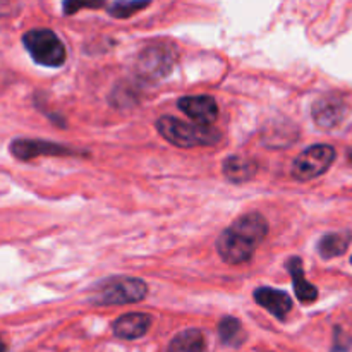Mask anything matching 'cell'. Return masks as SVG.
Instances as JSON below:
<instances>
[{
  "instance_id": "obj_10",
  "label": "cell",
  "mask_w": 352,
  "mask_h": 352,
  "mask_svg": "<svg viewBox=\"0 0 352 352\" xmlns=\"http://www.w3.org/2000/svg\"><path fill=\"white\" fill-rule=\"evenodd\" d=\"M254 301L270 311L275 318L284 320L287 313L292 309V301L289 298L287 292L277 291V289L270 287H260L254 291Z\"/></svg>"
},
{
  "instance_id": "obj_17",
  "label": "cell",
  "mask_w": 352,
  "mask_h": 352,
  "mask_svg": "<svg viewBox=\"0 0 352 352\" xmlns=\"http://www.w3.org/2000/svg\"><path fill=\"white\" fill-rule=\"evenodd\" d=\"M241 333V323L236 318H223L219 325V336L222 342L232 344Z\"/></svg>"
},
{
  "instance_id": "obj_2",
  "label": "cell",
  "mask_w": 352,
  "mask_h": 352,
  "mask_svg": "<svg viewBox=\"0 0 352 352\" xmlns=\"http://www.w3.org/2000/svg\"><path fill=\"white\" fill-rule=\"evenodd\" d=\"M157 129L164 136V140L181 148L212 146L220 141V133L212 126L186 122V120L175 119L170 116L160 117L157 122Z\"/></svg>"
},
{
  "instance_id": "obj_3",
  "label": "cell",
  "mask_w": 352,
  "mask_h": 352,
  "mask_svg": "<svg viewBox=\"0 0 352 352\" xmlns=\"http://www.w3.org/2000/svg\"><path fill=\"white\" fill-rule=\"evenodd\" d=\"M148 287L140 278L113 277L93 289L91 301L95 305H131L146 298Z\"/></svg>"
},
{
  "instance_id": "obj_11",
  "label": "cell",
  "mask_w": 352,
  "mask_h": 352,
  "mask_svg": "<svg viewBox=\"0 0 352 352\" xmlns=\"http://www.w3.org/2000/svg\"><path fill=\"white\" fill-rule=\"evenodd\" d=\"M150 325L151 316L144 315V313H127L113 322V333L119 339H140L150 330Z\"/></svg>"
},
{
  "instance_id": "obj_7",
  "label": "cell",
  "mask_w": 352,
  "mask_h": 352,
  "mask_svg": "<svg viewBox=\"0 0 352 352\" xmlns=\"http://www.w3.org/2000/svg\"><path fill=\"white\" fill-rule=\"evenodd\" d=\"M10 153L19 160H31L40 155H54V157H64V155H78L71 148L62 146L57 143L38 140H16L10 143Z\"/></svg>"
},
{
  "instance_id": "obj_6",
  "label": "cell",
  "mask_w": 352,
  "mask_h": 352,
  "mask_svg": "<svg viewBox=\"0 0 352 352\" xmlns=\"http://www.w3.org/2000/svg\"><path fill=\"white\" fill-rule=\"evenodd\" d=\"M175 62V52L168 45H151L141 52L136 62L138 74L150 81L165 78L172 71Z\"/></svg>"
},
{
  "instance_id": "obj_12",
  "label": "cell",
  "mask_w": 352,
  "mask_h": 352,
  "mask_svg": "<svg viewBox=\"0 0 352 352\" xmlns=\"http://www.w3.org/2000/svg\"><path fill=\"white\" fill-rule=\"evenodd\" d=\"M287 270L292 277V284H294L296 296H298L299 301L302 302H313L318 298V291H316L315 285L309 284L305 277V268H302V260L298 256H292L287 261Z\"/></svg>"
},
{
  "instance_id": "obj_13",
  "label": "cell",
  "mask_w": 352,
  "mask_h": 352,
  "mask_svg": "<svg viewBox=\"0 0 352 352\" xmlns=\"http://www.w3.org/2000/svg\"><path fill=\"white\" fill-rule=\"evenodd\" d=\"M256 162L246 157H229L223 162V175L230 182H246L256 174Z\"/></svg>"
},
{
  "instance_id": "obj_8",
  "label": "cell",
  "mask_w": 352,
  "mask_h": 352,
  "mask_svg": "<svg viewBox=\"0 0 352 352\" xmlns=\"http://www.w3.org/2000/svg\"><path fill=\"white\" fill-rule=\"evenodd\" d=\"M179 109L191 117L196 124H203V126H212L215 119L219 117V107H217L215 98L208 95H198V96H184L179 100Z\"/></svg>"
},
{
  "instance_id": "obj_18",
  "label": "cell",
  "mask_w": 352,
  "mask_h": 352,
  "mask_svg": "<svg viewBox=\"0 0 352 352\" xmlns=\"http://www.w3.org/2000/svg\"><path fill=\"white\" fill-rule=\"evenodd\" d=\"M107 0H64V14L72 16L81 9H102Z\"/></svg>"
},
{
  "instance_id": "obj_15",
  "label": "cell",
  "mask_w": 352,
  "mask_h": 352,
  "mask_svg": "<svg viewBox=\"0 0 352 352\" xmlns=\"http://www.w3.org/2000/svg\"><path fill=\"white\" fill-rule=\"evenodd\" d=\"M352 236L347 232H333L327 234L320 239L318 243V251L323 258L330 260V258L340 256L342 253H346V250L349 248Z\"/></svg>"
},
{
  "instance_id": "obj_5",
  "label": "cell",
  "mask_w": 352,
  "mask_h": 352,
  "mask_svg": "<svg viewBox=\"0 0 352 352\" xmlns=\"http://www.w3.org/2000/svg\"><path fill=\"white\" fill-rule=\"evenodd\" d=\"M336 160V150L330 144H315L298 155L292 164V175L298 181H311L329 170Z\"/></svg>"
},
{
  "instance_id": "obj_19",
  "label": "cell",
  "mask_w": 352,
  "mask_h": 352,
  "mask_svg": "<svg viewBox=\"0 0 352 352\" xmlns=\"http://www.w3.org/2000/svg\"><path fill=\"white\" fill-rule=\"evenodd\" d=\"M7 351V346H6V342H3L2 340V337H0V352H6Z\"/></svg>"
},
{
  "instance_id": "obj_1",
  "label": "cell",
  "mask_w": 352,
  "mask_h": 352,
  "mask_svg": "<svg viewBox=\"0 0 352 352\" xmlns=\"http://www.w3.org/2000/svg\"><path fill=\"white\" fill-rule=\"evenodd\" d=\"M268 223L260 213L239 217L217 239V251L226 263L239 265L250 261L256 246L267 237Z\"/></svg>"
},
{
  "instance_id": "obj_14",
  "label": "cell",
  "mask_w": 352,
  "mask_h": 352,
  "mask_svg": "<svg viewBox=\"0 0 352 352\" xmlns=\"http://www.w3.org/2000/svg\"><path fill=\"white\" fill-rule=\"evenodd\" d=\"M168 352H206L205 337L199 330H184L172 339Z\"/></svg>"
},
{
  "instance_id": "obj_9",
  "label": "cell",
  "mask_w": 352,
  "mask_h": 352,
  "mask_svg": "<svg viewBox=\"0 0 352 352\" xmlns=\"http://www.w3.org/2000/svg\"><path fill=\"white\" fill-rule=\"evenodd\" d=\"M344 116H346V105L340 98L336 96H325L315 102L313 105V119L320 127H336L337 124L342 122Z\"/></svg>"
},
{
  "instance_id": "obj_4",
  "label": "cell",
  "mask_w": 352,
  "mask_h": 352,
  "mask_svg": "<svg viewBox=\"0 0 352 352\" xmlns=\"http://www.w3.org/2000/svg\"><path fill=\"white\" fill-rule=\"evenodd\" d=\"M23 43L33 60L45 67H60L65 62V47L50 30H31L23 36Z\"/></svg>"
},
{
  "instance_id": "obj_16",
  "label": "cell",
  "mask_w": 352,
  "mask_h": 352,
  "mask_svg": "<svg viewBox=\"0 0 352 352\" xmlns=\"http://www.w3.org/2000/svg\"><path fill=\"white\" fill-rule=\"evenodd\" d=\"M151 3V0H117L110 6L109 12L110 16L119 17V19H126L131 17L133 14L140 12V10L146 9Z\"/></svg>"
}]
</instances>
